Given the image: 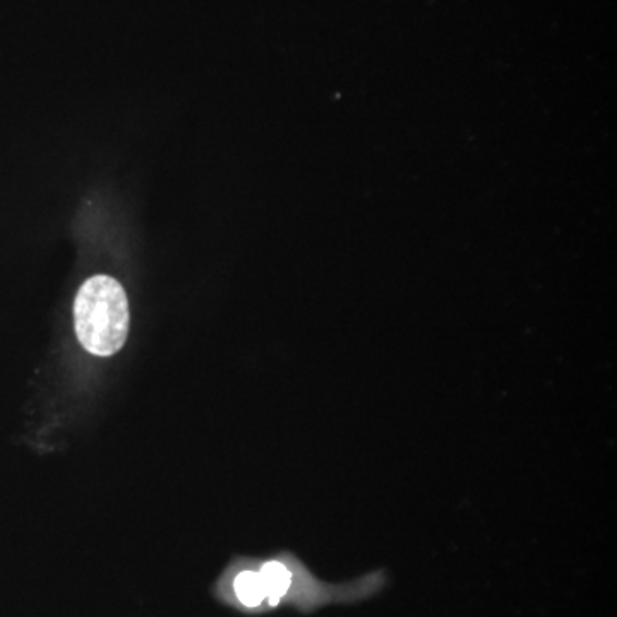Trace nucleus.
<instances>
[{
	"label": "nucleus",
	"instance_id": "obj_1",
	"mask_svg": "<svg viewBox=\"0 0 617 617\" xmlns=\"http://www.w3.org/2000/svg\"><path fill=\"white\" fill-rule=\"evenodd\" d=\"M74 328L86 352L98 357L117 354L129 333V304L124 287L107 275L86 280L74 302Z\"/></svg>",
	"mask_w": 617,
	"mask_h": 617
}]
</instances>
